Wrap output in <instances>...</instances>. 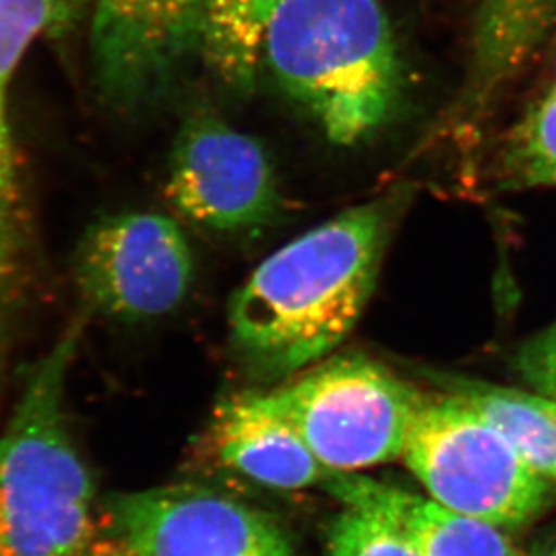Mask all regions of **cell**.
Listing matches in <instances>:
<instances>
[{"mask_svg":"<svg viewBox=\"0 0 556 556\" xmlns=\"http://www.w3.org/2000/svg\"><path fill=\"white\" fill-rule=\"evenodd\" d=\"M404 191L342 211L260 263L232 295V344L285 377L330 355L368 305Z\"/></svg>","mask_w":556,"mask_h":556,"instance_id":"obj_1","label":"cell"},{"mask_svg":"<svg viewBox=\"0 0 556 556\" xmlns=\"http://www.w3.org/2000/svg\"><path fill=\"white\" fill-rule=\"evenodd\" d=\"M262 65L341 147L368 139L402 100L399 46L378 0H287L263 37Z\"/></svg>","mask_w":556,"mask_h":556,"instance_id":"obj_2","label":"cell"},{"mask_svg":"<svg viewBox=\"0 0 556 556\" xmlns=\"http://www.w3.org/2000/svg\"><path fill=\"white\" fill-rule=\"evenodd\" d=\"M81 326L68 328L27 380L0 435V556H87L94 486L63 410Z\"/></svg>","mask_w":556,"mask_h":556,"instance_id":"obj_3","label":"cell"},{"mask_svg":"<svg viewBox=\"0 0 556 556\" xmlns=\"http://www.w3.org/2000/svg\"><path fill=\"white\" fill-rule=\"evenodd\" d=\"M402 459L435 503L501 530L528 525L553 497L555 484L451 393L426 394Z\"/></svg>","mask_w":556,"mask_h":556,"instance_id":"obj_4","label":"cell"},{"mask_svg":"<svg viewBox=\"0 0 556 556\" xmlns=\"http://www.w3.org/2000/svg\"><path fill=\"white\" fill-rule=\"evenodd\" d=\"M265 396L328 472H358L402 459L426 393L382 364L348 355Z\"/></svg>","mask_w":556,"mask_h":556,"instance_id":"obj_5","label":"cell"},{"mask_svg":"<svg viewBox=\"0 0 556 556\" xmlns=\"http://www.w3.org/2000/svg\"><path fill=\"white\" fill-rule=\"evenodd\" d=\"M76 281L90 306L112 319L174 312L193 281V254L177 222L159 213L106 216L85 232Z\"/></svg>","mask_w":556,"mask_h":556,"instance_id":"obj_6","label":"cell"},{"mask_svg":"<svg viewBox=\"0 0 556 556\" xmlns=\"http://www.w3.org/2000/svg\"><path fill=\"white\" fill-rule=\"evenodd\" d=\"M166 194L186 218L218 232L263 226L281 204L262 142L213 114H197L180 128Z\"/></svg>","mask_w":556,"mask_h":556,"instance_id":"obj_7","label":"cell"},{"mask_svg":"<svg viewBox=\"0 0 556 556\" xmlns=\"http://www.w3.org/2000/svg\"><path fill=\"white\" fill-rule=\"evenodd\" d=\"M116 539L134 556H295L278 520L199 486H164L109 503Z\"/></svg>","mask_w":556,"mask_h":556,"instance_id":"obj_8","label":"cell"},{"mask_svg":"<svg viewBox=\"0 0 556 556\" xmlns=\"http://www.w3.org/2000/svg\"><path fill=\"white\" fill-rule=\"evenodd\" d=\"M205 0H89L90 59L101 92L136 106L200 54Z\"/></svg>","mask_w":556,"mask_h":556,"instance_id":"obj_9","label":"cell"},{"mask_svg":"<svg viewBox=\"0 0 556 556\" xmlns=\"http://www.w3.org/2000/svg\"><path fill=\"white\" fill-rule=\"evenodd\" d=\"M211 434L226 467L267 489H308L325 483L331 473L265 393H242L222 402Z\"/></svg>","mask_w":556,"mask_h":556,"instance_id":"obj_10","label":"cell"},{"mask_svg":"<svg viewBox=\"0 0 556 556\" xmlns=\"http://www.w3.org/2000/svg\"><path fill=\"white\" fill-rule=\"evenodd\" d=\"M556 22V0H481L467 78L454 117L472 123L539 53Z\"/></svg>","mask_w":556,"mask_h":556,"instance_id":"obj_11","label":"cell"},{"mask_svg":"<svg viewBox=\"0 0 556 556\" xmlns=\"http://www.w3.org/2000/svg\"><path fill=\"white\" fill-rule=\"evenodd\" d=\"M326 489L342 504L375 509L409 536L420 556H519L501 528L357 472H331Z\"/></svg>","mask_w":556,"mask_h":556,"instance_id":"obj_12","label":"cell"},{"mask_svg":"<svg viewBox=\"0 0 556 556\" xmlns=\"http://www.w3.org/2000/svg\"><path fill=\"white\" fill-rule=\"evenodd\" d=\"M445 393L494 427L528 467L556 484V400L470 378H448Z\"/></svg>","mask_w":556,"mask_h":556,"instance_id":"obj_13","label":"cell"},{"mask_svg":"<svg viewBox=\"0 0 556 556\" xmlns=\"http://www.w3.org/2000/svg\"><path fill=\"white\" fill-rule=\"evenodd\" d=\"M287 0H205L200 54L220 84L249 92L262 65L263 37Z\"/></svg>","mask_w":556,"mask_h":556,"instance_id":"obj_14","label":"cell"},{"mask_svg":"<svg viewBox=\"0 0 556 556\" xmlns=\"http://www.w3.org/2000/svg\"><path fill=\"white\" fill-rule=\"evenodd\" d=\"M85 13L89 0H0V166L16 185L18 163L8 106L11 79L38 38L62 37Z\"/></svg>","mask_w":556,"mask_h":556,"instance_id":"obj_15","label":"cell"},{"mask_svg":"<svg viewBox=\"0 0 556 556\" xmlns=\"http://www.w3.org/2000/svg\"><path fill=\"white\" fill-rule=\"evenodd\" d=\"M503 175L511 188L556 186V85L506 142Z\"/></svg>","mask_w":556,"mask_h":556,"instance_id":"obj_16","label":"cell"},{"mask_svg":"<svg viewBox=\"0 0 556 556\" xmlns=\"http://www.w3.org/2000/svg\"><path fill=\"white\" fill-rule=\"evenodd\" d=\"M328 556H420L399 526L375 509L344 504L331 520Z\"/></svg>","mask_w":556,"mask_h":556,"instance_id":"obj_17","label":"cell"},{"mask_svg":"<svg viewBox=\"0 0 556 556\" xmlns=\"http://www.w3.org/2000/svg\"><path fill=\"white\" fill-rule=\"evenodd\" d=\"M515 368L531 391L556 400V323L520 348Z\"/></svg>","mask_w":556,"mask_h":556,"instance_id":"obj_18","label":"cell"},{"mask_svg":"<svg viewBox=\"0 0 556 556\" xmlns=\"http://www.w3.org/2000/svg\"><path fill=\"white\" fill-rule=\"evenodd\" d=\"M24 245L21 185L8 179L0 166V285L15 270Z\"/></svg>","mask_w":556,"mask_h":556,"instance_id":"obj_19","label":"cell"},{"mask_svg":"<svg viewBox=\"0 0 556 556\" xmlns=\"http://www.w3.org/2000/svg\"><path fill=\"white\" fill-rule=\"evenodd\" d=\"M87 556H134L119 539L94 542Z\"/></svg>","mask_w":556,"mask_h":556,"instance_id":"obj_20","label":"cell"},{"mask_svg":"<svg viewBox=\"0 0 556 556\" xmlns=\"http://www.w3.org/2000/svg\"><path fill=\"white\" fill-rule=\"evenodd\" d=\"M528 556H556V536L536 544Z\"/></svg>","mask_w":556,"mask_h":556,"instance_id":"obj_21","label":"cell"}]
</instances>
